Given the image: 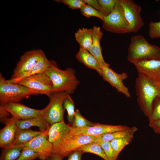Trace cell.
Wrapping results in <instances>:
<instances>
[{"label": "cell", "instance_id": "obj_27", "mask_svg": "<svg viewBox=\"0 0 160 160\" xmlns=\"http://www.w3.org/2000/svg\"><path fill=\"white\" fill-rule=\"evenodd\" d=\"M76 150L81 151L84 153H93L100 156L104 160H109L101 147L97 142L88 143L80 147Z\"/></svg>", "mask_w": 160, "mask_h": 160}, {"label": "cell", "instance_id": "obj_31", "mask_svg": "<svg viewBox=\"0 0 160 160\" xmlns=\"http://www.w3.org/2000/svg\"><path fill=\"white\" fill-rule=\"evenodd\" d=\"M148 119L149 123L160 119V96L156 97L153 100L152 105L151 113Z\"/></svg>", "mask_w": 160, "mask_h": 160}, {"label": "cell", "instance_id": "obj_16", "mask_svg": "<svg viewBox=\"0 0 160 160\" xmlns=\"http://www.w3.org/2000/svg\"><path fill=\"white\" fill-rule=\"evenodd\" d=\"M3 123L5 126L0 131V147L2 149L13 145L19 129L12 117H7Z\"/></svg>", "mask_w": 160, "mask_h": 160}, {"label": "cell", "instance_id": "obj_35", "mask_svg": "<svg viewBox=\"0 0 160 160\" xmlns=\"http://www.w3.org/2000/svg\"><path fill=\"white\" fill-rule=\"evenodd\" d=\"M148 33L151 38H160V21L158 22L151 21L150 22Z\"/></svg>", "mask_w": 160, "mask_h": 160}, {"label": "cell", "instance_id": "obj_41", "mask_svg": "<svg viewBox=\"0 0 160 160\" xmlns=\"http://www.w3.org/2000/svg\"><path fill=\"white\" fill-rule=\"evenodd\" d=\"M159 86V87H160V79L159 81L156 83Z\"/></svg>", "mask_w": 160, "mask_h": 160}, {"label": "cell", "instance_id": "obj_20", "mask_svg": "<svg viewBox=\"0 0 160 160\" xmlns=\"http://www.w3.org/2000/svg\"><path fill=\"white\" fill-rule=\"evenodd\" d=\"M14 119L19 129H28L32 127L35 126L38 127L40 131L45 132H47L50 125L43 116L25 120Z\"/></svg>", "mask_w": 160, "mask_h": 160}, {"label": "cell", "instance_id": "obj_13", "mask_svg": "<svg viewBox=\"0 0 160 160\" xmlns=\"http://www.w3.org/2000/svg\"><path fill=\"white\" fill-rule=\"evenodd\" d=\"M47 132L37 136L25 145V147L37 152L41 160H47L52 152L53 145L48 139Z\"/></svg>", "mask_w": 160, "mask_h": 160}, {"label": "cell", "instance_id": "obj_4", "mask_svg": "<svg viewBox=\"0 0 160 160\" xmlns=\"http://www.w3.org/2000/svg\"><path fill=\"white\" fill-rule=\"evenodd\" d=\"M38 94H42L18 84L10 83L0 73V105L18 103L30 95Z\"/></svg>", "mask_w": 160, "mask_h": 160}, {"label": "cell", "instance_id": "obj_14", "mask_svg": "<svg viewBox=\"0 0 160 160\" xmlns=\"http://www.w3.org/2000/svg\"><path fill=\"white\" fill-rule=\"evenodd\" d=\"M130 128L124 125H113L96 123L94 126L82 129H73L70 126V132L73 135H86L93 136L116 131L127 130Z\"/></svg>", "mask_w": 160, "mask_h": 160}, {"label": "cell", "instance_id": "obj_36", "mask_svg": "<svg viewBox=\"0 0 160 160\" xmlns=\"http://www.w3.org/2000/svg\"><path fill=\"white\" fill-rule=\"evenodd\" d=\"M73 9H81L86 4L84 0H61L58 1Z\"/></svg>", "mask_w": 160, "mask_h": 160}, {"label": "cell", "instance_id": "obj_7", "mask_svg": "<svg viewBox=\"0 0 160 160\" xmlns=\"http://www.w3.org/2000/svg\"><path fill=\"white\" fill-rule=\"evenodd\" d=\"M102 28L106 31L118 34L129 33V25L119 0L113 11L104 17Z\"/></svg>", "mask_w": 160, "mask_h": 160}, {"label": "cell", "instance_id": "obj_33", "mask_svg": "<svg viewBox=\"0 0 160 160\" xmlns=\"http://www.w3.org/2000/svg\"><path fill=\"white\" fill-rule=\"evenodd\" d=\"M97 143L102 148L106 155L109 160H117L116 157L110 142L99 140Z\"/></svg>", "mask_w": 160, "mask_h": 160}, {"label": "cell", "instance_id": "obj_39", "mask_svg": "<svg viewBox=\"0 0 160 160\" xmlns=\"http://www.w3.org/2000/svg\"><path fill=\"white\" fill-rule=\"evenodd\" d=\"M149 126L156 133L160 135V119L149 123Z\"/></svg>", "mask_w": 160, "mask_h": 160}, {"label": "cell", "instance_id": "obj_25", "mask_svg": "<svg viewBox=\"0 0 160 160\" xmlns=\"http://www.w3.org/2000/svg\"><path fill=\"white\" fill-rule=\"evenodd\" d=\"M138 130L137 128L133 126L127 130L105 133L100 135L99 140L110 142L112 140L119 138L132 134H134Z\"/></svg>", "mask_w": 160, "mask_h": 160}, {"label": "cell", "instance_id": "obj_28", "mask_svg": "<svg viewBox=\"0 0 160 160\" xmlns=\"http://www.w3.org/2000/svg\"><path fill=\"white\" fill-rule=\"evenodd\" d=\"M96 124L87 119L81 115L79 110H76L73 121L70 126L73 129H82L94 126Z\"/></svg>", "mask_w": 160, "mask_h": 160}, {"label": "cell", "instance_id": "obj_5", "mask_svg": "<svg viewBox=\"0 0 160 160\" xmlns=\"http://www.w3.org/2000/svg\"><path fill=\"white\" fill-rule=\"evenodd\" d=\"M100 139V136L74 135L71 133L70 130L63 142L52 154L58 155L63 159L80 147L90 143L97 142Z\"/></svg>", "mask_w": 160, "mask_h": 160}, {"label": "cell", "instance_id": "obj_40", "mask_svg": "<svg viewBox=\"0 0 160 160\" xmlns=\"http://www.w3.org/2000/svg\"><path fill=\"white\" fill-rule=\"evenodd\" d=\"M63 159L59 155L52 154L48 157L47 160H63Z\"/></svg>", "mask_w": 160, "mask_h": 160}, {"label": "cell", "instance_id": "obj_38", "mask_svg": "<svg viewBox=\"0 0 160 160\" xmlns=\"http://www.w3.org/2000/svg\"><path fill=\"white\" fill-rule=\"evenodd\" d=\"M86 4L92 6L100 12L103 15L102 9L97 0H84Z\"/></svg>", "mask_w": 160, "mask_h": 160}, {"label": "cell", "instance_id": "obj_1", "mask_svg": "<svg viewBox=\"0 0 160 160\" xmlns=\"http://www.w3.org/2000/svg\"><path fill=\"white\" fill-rule=\"evenodd\" d=\"M45 72L51 80L53 93L65 92L69 95L72 94L80 83L73 68L60 69L54 61H52L51 65Z\"/></svg>", "mask_w": 160, "mask_h": 160}, {"label": "cell", "instance_id": "obj_30", "mask_svg": "<svg viewBox=\"0 0 160 160\" xmlns=\"http://www.w3.org/2000/svg\"><path fill=\"white\" fill-rule=\"evenodd\" d=\"M80 9L82 15L86 17L89 18L94 17L102 21L103 20L104 16L98 10L89 4H86Z\"/></svg>", "mask_w": 160, "mask_h": 160}, {"label": "cell", "instance_id": "obj_9", "mask_svg": "<svg viewBox=\"0 0 160 160\" xmlns=\"http://www.w3.org/2000/svg\"><path fill=\"white\" fill-rule=\"evenodd\" d=\"M16 84L39 91L49 97L53 93L51 80L45 71L23 79Z\"/></svg>", "mask_w": 160, "mask_h": 160}, {"label": "cell", "instance_id": "obj_17", "mask_svg": "<svg viewBox=\"0 0 160 160\" xmlns=\"http://www.w3.org/2000/svg\"><path fill=\"white\" fill-rule=\"evenodd\" d=\"M70 129V126L65 124L64 120L50 125L47 135L49 141L52 145L53 150L60 143Z\"/></svg>", "mask_w": 160, "mask_h": 160}, {"label": "cell", "instance_id": "obj_2", "mask_svg": "<svg viewBox=\"0 0 160 160\" xmlns=\"http://www.w3.org/2000/svg\"><path fill=\"white\" fill-rule=\"evenodd\" d=\"M135 88L138 105L145 115L148 118L151 113L153 100L160 96V87L156 83L138 73Z\"/></svg>", "mask_w": 160, "mask_h": 160}, {"label": "cell", "instance_id": "obj_24", "mask_svg": "<svg viewBox=\"0 0 160 160\" xmlns=\"http://www.w3.org/2000/svg\"><path fill=\"white\" fill-rule=\"evenodd\" d=\"M25 145L12 146L3 149L0 160H16L20 156Z\"/></svg>", "mask_w": 160, "mask_h": 160}, {"label": "cell", "instance_id": "obj_15", "mask_svg": "<svg viewBox=\"0 0 160 160\" xmlns=\"http://www.w3.org/2000/svg\"><path fill=\"white\" fill-rule=\"evenodd\" d=\"M132 64L138 73L156 83L160 79V59L139 61Z\"/></svg>", "mask_w": 160, "mask_h": 160}, {"label": "cell", "instance_id": "obj_29", "mask_svg": "<svg viewBox=\"0 0 160 160\" xmlns=\"http://www.w3.org/2000/svg\"><path fill=\"white\" fill-rule=\"evenodd\" d=\"M63 106L67 113V119L69 125L72 124L74 119L76 111L73 101L70 95H68L63 102Z\"/></svg>", "mask_w": 160, "mask_h": 160}, {"label": "cell", "instance_id": "obj_32", "mask_svg": "<svg viewBox=\"0 0 160 160\" xmlns=\"http://www.w3.org/2000/svg\"><path fill=\"white\" fill-rule=\"evenodd\" d=\"M101 7L104 17L109 15L114 9L118 0H97Z\"/></svg>", "mask_w": 160, "mask_h": 160}, {"label": "cell", "instance_id": "obj_22", "mask_svg": "<svg viewBox=\"0 0 160 160\" xmlns=\"http://www.w3.org/2000/svg\"><path fill=\"white\" fill-rule=\"evenodd\" d=\"M75 37L80 47L88 50L92 43V28H80L75 33Z\"/></svg>", "mask_w": 160, "mask_h": 160}, {"label": "cell", "instance_id": "obj_21", "mask_svg": "<svg viewBox=\"0 0 160 160\" xmlns=\"http://www.w3.org/2000/svg\"><path fill=\"white\" fill-rule=\"evenodd\" d=\"M52 61L49 60L45 55L42 58L30 71L20 77L13 79L7 80L12 83L16 84L20 80L29 76L44 72L51 65Z\"/></svg>", "mask_w": 160, "mask_h": 160}, {"label": "cell", "instance_id": "obj_26", "mask_svg": "<svg viewBox=\"0 0 160 160\" xmlns=\"http://www.w3.org/2000/svg\"><path fill=\"white\" fill-rule=\"evenodd\" d=\"M134 134H130L125 137L113 140L110 142L115 155L117 158L122 150L132 141Z\"/></svg>", "mask_w": 160, "mask_h": 160}, {"label": "cell", "instance_id": "obj_12", "mask_svg": "<svg viewBox=\"0 0 160 160\" xmlns=\"http://www.w3.org/2000/svg\"><path fill=\"white\" fill-rule=\"evenodd\" d=\"M104 66L102 68L101 76L103 80L114 87L119 92L121 93L127 98L131 97L128 88L123 83V81L128 77L125 72L117 73L109 67Z\"/></svg>", "mask_w": 160, "mask_h": 160}, {"label": "cell", "instance_id": "obj_34", "mask_svg": "<svg viewBox=\"0 0 160 160\" xmlns=\"http://www.w3.org/2000/svg\"><path fill=\"white\" fill-rule=\"evenodd\" d=\"M37 158H39V154L37 152L24 147L16 160H34Z\"/></svg>", "mask_w": 160, "mask_h": 160}, {"label": "cell", "instance_id": "obj_11", "mask_svg": "<svg viewBox=\"0 0 160 160\" xmlns=\"http://www.w3.org/2000/svg\"><path fill=\"white\" fill-rule=\"evenodd\" d=\"M0 107L16 120H25L43 116V109H35L18 103H8L0 105Z\"/></svg>", "mask_w": 160, "mask_h": 160}, {"label": "cell", "instance_id": "obj_19", "mask_svg": "<svg viewBox=\"0 0 160 160\" xmlns=\"http://www.w3.org/2000/svg\"><path fill=\"white\" fill-rule=\"evenodd\" d=\"M76 57L87 67L96 71L101 76L102 68L100 65L97 59L87 50L80 47Z\"/></svg>", "mask_w": 160, "mask_h": 160}, {"label": "cell", "instance_id": "obj_3", "mask_svg": "<svg viewBox=\"0 0 160 160\" xmlns=\"http://www.w3.org/2000/svg\"><path fill=\"white\" fill-rule=\"evenodd\" d=\"M127 59L132 63L139 61L160 59V47L149 43L142 35H134L131 38Z\"/></svg>", "mask_w": 160, "mask_h": 160}, {"label": "cell", "instance_id": "obj_10", "mask_svg": "<svg viewBox=\"0 0 160 160\" xmlns=\"http://www.w3.org/2000/svg\"><path fill=\"white\" fill-rule=\"evenodd\" d=\"M45 55L41 49L27 51L20 57L9 79L18 78L30 71Z\"/></svg>", "mask_w": 160, "mask_h": 160}, {"label": "cell", "instance_id": "obj_6", "mask_svg": "<svg viewBox=\"0 0 160 160\" xmlns=\"http://www.w3.org/2000/svg\"><path fill=\"white\" fill-rule=\"evenodd\" d=\"M68 95L65 92H55L52 94L49 97V103L43 110V116L50 125L64 120L65 109L63 102Z\"/></svg>", "mask_w": 160, "mask_h": 160}, {"label": "cell", "instance_id": "obj_23", "mask_svg": "<svg viewBox=\"0 0 160 160\" xmlns=\"http://www.w3.org/2000/svg\"><path fill=\"white\" fill-rule=\"evenodd\" d=\"M44 132L40 131H33L29 129H19L16 138L12 146L25 145L35 137Z\"/></svg>", "mask_w": 160, "mask_h": 160}, {"label": "cell", "instance_id": "obj_8", "mask_svg": "<svg viewBox=\"0 0 160 160\" xmlns=\"http://www.w3.org/2000/svg\"><path fill=\"white\" fill-rule=\"evenodd\" d=\"M129 25V33H136L144 25L141 7L132 0H119Z\"/></svg>", "mask_w": 160, "mask_h": 160}, {"label": "cell", "instance_id": "obj_37", "mask_svg": "<svg viewBox=\"0 0 160 160\" xmlns=\"http://www.w3.org/2000/svg\"><path fill=\"white\" fill-rule=\"evenodd\" d=\"M83 153L80 151H74L68 155L67 160H81V157Z\"/></svg>", "mask_w": 160, "mask_h": 160}, {"label": "cell", "instance_id": "obj_18", "mask_svg": "<svg viewBox=\"0 0 160 160\" xmlns=\"http://www.w3.org/2000/svg\"><path fill=\"white\" fill-rule=\"evenodd\" d=\"M92 28V41L91 46L88 50L97 60L101 68L104 66H110L105 62L103 56L100 41L103 36L101 28L94 25Z\"/></svg>", "mask_w": 160, "mask_h": 160}]
</instances>
